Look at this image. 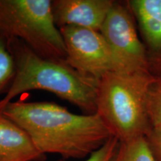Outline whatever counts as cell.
<instances>
[{"instance_id": "9", "label": "cell", "mask_w": 161, "mask_h": 161, "mask_svg": "<svg viewBox=\"0 0 161 161\" xmlns=\"http://www.w3.org/2000/svg\"><path fill=\"white\" fill-rule=\"evenodd\" d=\"M23 128L0 114V161H45Z\"/></svg>"}, {"instance_id": "5", "label": "cell", "mask_w": 161, "mask_h": 161, "mask_svg": "<svg viewBox=\"0 0 161 161\" xmlns=\"http://www.w3.org/2000/svg\"><path fill=\"white\" fill-rule=\"evenodd\" d=\"M100 32L111 52L114 72H151L146 46L127 1H114Z\"/></svg>"}, {"instance_id": "2", "label": "cell", "mask_w": 161, "mask_h": 161, "mask_svg": "<svg viewBox=\"0 0 161 161\" xmlns=\"http://www.w3.org/2000/svg\"><path fill=\"white\" fill-rule=\"evenodd\" d=\"M6 43L14 64V75L0 100V112L18 95L40 90L67 101L84 114H96L99 80L77 71L65 62L40 57L19 39H7Z\"/></svg>"}, {"instance_id": "7", "label": "cell", "mask_w": 161, "mask_h": 161, "mask_svg": "<svg viewBox=\"0 0 161 161\" xmlns=\"http://www.w3.org/2000/svg\"><path fill=\"white\" fill-rule=\"evenodd\" d=\"M114 0H52L54 22L58 29L64 26L100 31Z\"/></svg>"}, {"instance_id": "11", "label": "cell", "mask_w": 161, "mask_h": 161, "mask_svg": "<svg viewBox=\"0 0 161 161\" xmlns=\"http://www.w3.org/2000/svg\"><path fill=\"white\" fill-rule=\"evenodd\" d=\"M147 108L152 128L161 126V75L156 76L151 86Z\"/></svg>"}, {"instance_id": "3", "label": "cell", "mask_w": 161, "mask_h": 161, "mask_svg": "<svg viewBox=\"0 0 161 161\" xmlns=\"http://www.w3.org/2000/svg\"><path fill=\"white\" fill-rule=\"evenodd\" d=\"M155 78L151 72H110L99 79L96 114L119 142L149 134L152 126L147 104Z\"/></svg>"}, {"instance_id": "10", "label": "cell", "mask_w": 161, "mask_h": 161, "mask_svg": "<svg viewBox=\"0 0 161 161\" xmlns=\"http://www.w3.org/2000/svg\"><path fill=\"white\" fill-rule=\"evenodd\" d=\"M113 161H156L146 136L119 142Z\"/></svg>"}, {"instance_id": "8", "label": "cell", "mask_w": 161, "mask_h": 161, "mask_svg": "<svg viewBox=\"0 0 161 161\" xmlns=\"http://www.w3.org/2000/svg\"><path fill=\"white\" fill-rule=\"evenodd\" d=\"M127 3L143 38L150 72L160 75L161 0H129Z\"/></svg>"}, {"instance_id": "1", "label": "cell", "mask_w": 161, "mask_h": 161, "mask_svg": "<svg viewBox=\"0 0 161 161\" xmlns=\"http://www.w3.org/2000/svg\"><path fill=\"white\" fill-rule=\"evenodd\" d=\"M27 133L40 152L83 159L112 136L97 114H75L48 102H10L0 112Z\"/></svg>"}, {"instance_id": "13", "label": "cell", "mask_w": 161, "mask_h": 161, "mask_svg": "<svg viewBox=\"0 0 161 161\" xmlns=\"http://www.w3.org/2000/svg\"><path fill=\"white\" fill-rule=\"evenodd\" d=\"M119 141L112 136L101 148L92 153L85 161H113L118 149Z\"/></svg>"}, {"instance_id": "4", "label": "cell", "mask_w": 161, "mask_h": 161, "mask_svg": "<svg viewBox=\"0 0 161 161\" xmlns=\"http://www.w3.org/2000/svg\"><path fill=\"white\" fill-rule=\"evenodd\" d=\"M0 37L19 39L40 57L65 62V44L51 0H0Z\"/></svg>"}, {"instance_id": "6", "label": "cell", "mask_w": 161, "mask_h": 161, "mask_svg": "<svg viewBox=\"0 0 161 161\" xmlns=\"http://www.w3.org/2000/svg\"><path fill=\"white\" fill-rule=\"evenodd\" d=\"M59 30L65 44L66 64L98 80L114 72L111 52L100 31L75 26H64Z\"/></svg>"}, {"instance_id": "12", "label": "cell", "mask_w": 161, "mask_h": 161, "mask_svg": "<svg viewBox=\"0 0 161 161\" xmlns=\"http://www.w3.org/2000/svg\"><path fill=\"white\" fill-rule=\"evenodd\" d=\"M14 75V64L7 49L6 39L0 37V93L10 86Z\"/></svg>"}, {"instance_id": "14", "label": "cell", "mask_w": 161, "mask_h": 161, "mask_svg": "<svg viewBox=\"0 0 161 161\" xmlns=\"http://www.w3.org/2000/svg\"><path fill=\"white\" fill-rule=\"evenodd\" d=\"M146 139L156 161H161V126L151 128Z\"/></svg>"}]
</instances>
